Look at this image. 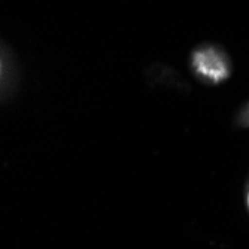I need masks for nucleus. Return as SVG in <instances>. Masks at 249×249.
Instances as JSON below:
<instances>
[{
    "instance_id": "nucleus-2",
    "label": "nucleus",
    "mask_w": 249,
    "mask_h": 249,
    "mask_svg": "<svg viewBox=\"0 0 249 249\" xmlns=\"http://www.w3.org/2000/svg\"><path fill=\"white\" fill-rule=\"evenodd\" d=\"M246 203H248V208H249V193H248V198H246Z\"/></svg>"
},
{
    "instance_id": "nucleus-1",
    "label": "nucleus",
    "mask_w": 249,
    "mask_h": 249,
    "mask_svg": "<svg viewBox=\"0 0 249 249\" xmlns=\"http://www.w3.org/2000/svg\"><path fill=\"white\" fill-rule=\"evenodd\" d=\"M193 66L201 76L212 82H221L229 76V67L224 57L212 48L197 51L193 57Z\"/></svg>"
}]
</instances>
